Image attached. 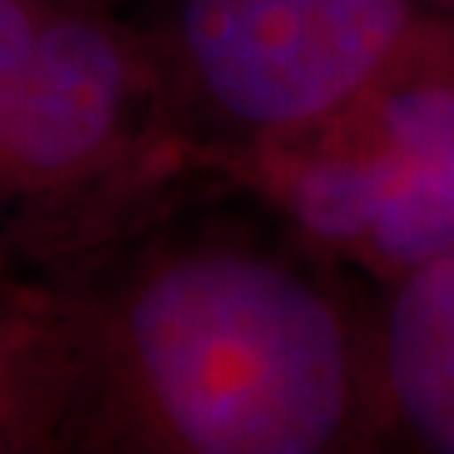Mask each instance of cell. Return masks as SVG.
Instances as JSON below:
<instances>
[{
  "instance_id": "277c9868",
  "label": "cell",
  "mask_w": 454,
  "mask_h": 454,
  "mask_svg": "<svg viewBox=\"0 0 454 454\" xmlns=\"http://www.w3.org/2000/svg\"><path fill=\"white\" fill-rule=\"evenodd\" d=\"M373 354L387 431L454 454V249L390 283Z\"/></svg>"
},
{
  "instance_id": "8992f818",
  "label": "cell",
  "mask_w": 454,
  "mask_h": 454,
  "mask_svg": "<svg viewBox=\"0 0 454 454\" xmlns=\"http://www.w3.org/2000/svg\"><path fill=\"white\" fill-rule=\"evenodd\" d=\"M51 11V0H0V114L7 112Z\"/></svg>"
},
{
  "instance_id": "3957f363",
  "label": "cell",
  "mask_w": 454,
  "mask_h": 454,
  "mask_svg": "<svg viewBox=\"0 0 454 454\" xmlns=\"http://www.w3.org/2000/svg\"><path fill=\"white\" fill-rule=\"evenodd\" d=\"M206 168L266 199L309 246L394 283L454 249V78L286 135L215 142Z\"/></svg>"
},
{
  "instance_id": "7a4b0ae2",
  "label": "cell",
  "mask_w": 454,
  "mask_h": 454,
  "mask_svg": "<svg viewBox=\"0 0 454 454\" xmlns=\"http://www.w3.org/2000/svg\"><path fill=\"white\" fill-rule=\"evenodd\" d=\"M159 58L229 129L219 142H246L454 78V14L427 0H176Z\"/></svg>"
},
{
  "instance_id": "5b68a950",
  "label": "cell",
  "mask_w": 454,
  "mask_h": 454,
  "mask_svg": "<svg viewBox=\"0 0 454 454\" xmlns=\"http://www.w3.org/2000/svg\"><path fill=\"white\" fill-rule=\"evenodd\" d=\"M84 343L78 307L0 293V451L51 448L82 431Z\"/></svg>"
},
{
  "instance_id": "52a82bcc",
  "label": "cell",
  "mask_w": 454,
  "mask_h": 454,
  "mask_svg": "<svg viewBox=\"0 0 454 454\" xmlns=\"http://www.w3.org/2000/svg\"><path fill=\"white\" fill-rule=\"evenodd\" d=\"M431 7H438V11H444V14H454V0H427Z\"/></svg>"
},
{
  "instance_id": "6da1fadb",
  "label": "cell",
  "mask_w": 454,
  "mask_h": 454,
  "mask_svg": "<svg viewBox=\"0 0 454 454\" xmlns=\"http://www.w3.org/2000/svg\"><path fill=\"white\" fill-rule=\"evenodd\" d=\"M78 317L91 448L324 454L387 434L373 330L279 253L168 246Z\"/></svg>"
}]
</instances>
